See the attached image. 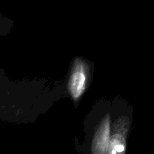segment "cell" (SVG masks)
Listing matches in <instances>:
<instances>
[{
  "label": "cell",
  "mask_w": 154,
  "mask_h": 154,
  "mask_svg": "<svg viewBox=\"0 0 154 154\" xmlns=\"http://www.w3.org/2000/svg\"><path fill=\"white\" fill-rule=\"evenodd\" d=\"M110 117L106 116L102 120L92 145V154H106L110 139Z\"/></svg>",
  "instance_id": "cell-1"
},
{
  "label": "cell",
  "mask_w": 154,
  "mask_h": 154,
  "mask_svg": "<svg viewBox=\"0 0 154 154\" xmlns=\"http://www.w3.org/2000/svg\"><path fill=\"white\" fill-rule=\"evenodd\" d=\"M86 75L84 70L81 68L75 69L72 75L69 83L70 93L74 99H78L82 95L85 88Z\"/></svg>",
  "instance_id": "cell-2"
}]
</instances>
